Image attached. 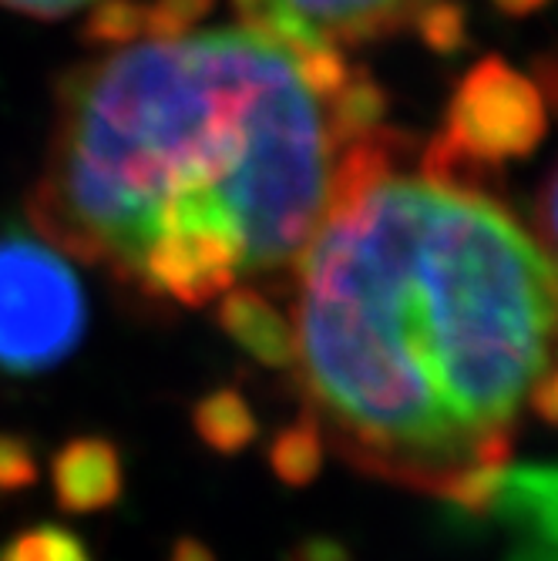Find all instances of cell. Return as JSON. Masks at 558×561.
I'll use <instances>...</instances> for the list:
<instances>
[{"mask_svg":"<svg viewBox=\"0 0 558 561\" xmlns=\"http://www.w3.org/2000/svg\"><path fill=\"white\" fill-rule=\"evenodd\" d=\"M65 88L34 229L151 299L296 276L380 105L337 50L162 8L105 21Z\"/></svg>","mask_w":558,"mask_h":561,"instance_id":"6da1fadb","label":"cell"},{"mask_svg":"<svg viewBox=\"0 0 558 561\" xmlns=\"http://www.w3.org/2000/svg\"><path fill=\"white\" fill-rule=\"evenodd\" d=\"M296 367L361 471L485 515L551 370L555 266L475 185L397 175L371 145L296 266Z\"/></svg>","mask_w":558,"mask_h":561,"instance_id":"7a4b0ae2","label":"cell"},{"mask_svg":"<svg viewBox=\"0 0 558 561\" xmlns=\"http://www.w3.org/2000/svg\"><path fill=\"white\" fill-rule=\"evenodd\" d=\"M219 327L226 330L236 346H242L252 360L263 367H293L296 360V333L293 323L283 317L280 306L252 286H232L219 296L216 310Z\"/></svg>","mask_w":558,"mask_h":561,"instance_id":"8992f818","label":"cell"},{"mask_svg":"<svg viewBox=\"0 0 558 561\" xmlns=\"http://www.w3.org/2000/svg\"><path fill=\"white\" fill-rule=\"evenodd\" d=\"M37 454L21 434H0V491H24L37 484Z\"/></svg>","mask_w":558,"mask_h":561,"instance_id":"8fae6325","label":"cell"},{"mask_svg":"<svg viewBox=\"0 0 558 561\" xmlns=\"http://www.w3.org/2000/svg\"><path fill=\"white\" fill-rule=\"evenodd\" d=\"M0 561H91L88 548L78 535L58 525H37L24 535H18Z\"/></svg>","mask_w":558,"mask_h":561,"instance_id":"30bf717a","label":"cell"},{"mask_svg":"<svg viewBox=\"0 0 558 561\" xmlns=\"http://www.w3.org/2000/svg\"><path fill=\"white\" fill-rule=\"evenodd\" d=\"M88 293L68 252L24 229L0 232V377H37L78 350Z\"/></svg>","mask_w":558,"mask_h":561,"instance_id":"3957f363","label":"cell"},{"mask_svg":"<svg viewBox=\"0 0 558 561\" xmlns=\"http://www.w3.org/2000/svg\"><path fill=\"white\" fill-rule=\"evenodd\" d=\"M169 11L192 14L209 0H159ZM242 24L273 31L303 47L337 50L367 44L428 21L441 0H232Z\"/></svg>","mask_w":558,"mask_h":561,"instance_id":"277c9868","label":"cell"},{"mask_svg":"<svg viewBox=\"0 0 558 561\" xmlns=\"http://www.w3.org/2000/svg\"><path fill=\"white\" fill-rule=\"evenodd\" d=\"M50 484L61 512L94 515L122 497V454L109 437H75L50 461Z\"/></svg>","mask_w":558,"mask_h":561,"instance_id":"5b68a950","label":"cell"},{"mask_svg":"<svg viewBox=\"0 0 558 561\" xmlns=\"http://www.w3.org/2000/svg\"><path fill=\"white\" fill-rule=\"evenodd\" d=\"M509 561H555V545H548V541H525Z\"/></svg>","mask_w":558,"mask_h":561,"instance_id":"9a60e30c","label":"cell"},{"mask_svg":"<svg viewBox=\"0 0 558 561\" xmlns=\"http://www.w3.org/2000/svg\"><path fill=\"white\" fill-rule=\"evenodd\" d=\"M0 4L18 8L24 14H37V18H65V14L81 11V8L101 4V0H0Z\"/></svg>","mask_w":558,"mask_h":561,"instance_id":"4fadbf2b","label":"cell"},{"mask_svg":"<svg viewBox=\"0 0 558 561\" xmlns=\"http://www.w3.org/2000/svg\"><path fill=\"white\" fill-rule=\"evenodd\" d=\"M286 561H353L343 541L333 538H307L289 548Z\"/></svg>","mask_w":558,"mask_h":561,"instance_id":"7c38bea8","label":"cell"},{"mask_svg":"<svg viewBox=\"0 0 558 561\" xmlns=\"http://www.w3.org/2000/svg\"><path fill=\"white\" fill-rule=\"evenodd\" d=\"M169 561H216V554L209 551V545H202L195 538H179Z\"/></svg>","mask_w":558,"mask_h":561,"instance_id":"5bb4252c","label":"cell"},{"mask_svg":"<svg viewBox=\"0 0 558 561\" xmlns=\"http://www.w3.org/2000/svg\"><path fill=\"white\" fill-rule=\"evenodd\" d=\"M555 468L551 465H528V468H504L485 515L501 518L525 535V541H548L555 545Z\"/></svg>","mask_w":558,"mask_h":561,"instance_id":"52a82bcc","label":"cell"},{"mask_svg":"<svg viewBox=\"0 0 558 561\" xmlns=\"http://www.w3.org/2000/svg\"><path fill=\"white\" fill-rule=\"evenodd\" d=\"M323 434L314 414L307 411L296 424L283 427L270 444V468L289 488H307L323 468Z\"/></svg>","mask_w":558,"mask_h":561,"instance_id":"9c48e42d","label":"cell"},{"mask_svg":"<svg viewBox=\"0 0 558 561\" xmlns=\"http://www.w3.org/2000/svg\"><path fill=\"white\" fill-rule=\"evenodd\" d=\"M192 427L202 444L213 447L223 457L246 450L260 434V421L252 414L249 400L232 387H223V390H213L209 397H202L192 411Z\"/></svg>","mask_w":558,"mask_h":561,"instance_id":"ba28073f","label":"cell"}]
</instances>
